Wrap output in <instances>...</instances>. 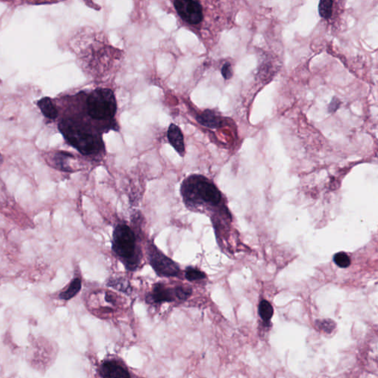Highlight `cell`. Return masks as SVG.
<instances>
[{
    "mask_svg": "<svg viewBox=\"0 0 378 378\" xmlns=\"http://www.w3.org/2000/svg\"><path fill=\"white\" fill-rule=\"evenodd\" d=\"M73 156L67 153H59L52 158L53 166L64 172H73L72 168L68 165V160Z\"/></svg>",
    "mask_w": 378,
    "mask_h": 378,
    "instance_id": "13",
    "label": "cell"
},
{
    "mask_svg": "<svg viewBox=\"0 0 378 378\" xmlns=\"http://www.w3.org/2000/svg\"><path fill=\"white\" fill-rule=\"evenodd\" d=\"M334 262L338 267H342V268L349 267L351 263L350 257L344 252H340L335 254V257H334Z\"/></svg>",
    "mask_w": 378,
    "mask_h": 378,
    "instance_id": "18",
    "label": "cell"
},
{
    "mask_svg": "<svg viewBox=\"0 0 378 378\" xmlns=\"http://www.w3.org/2000/svg\"><path fill=\"white\" fill-rule=\"evenodd\" d=\"M185 276H186V279L189 281L202 280L206 277L204 273L193 267H188L186 269Z\"/></svg>",
    "mask_w": 378,
    "mask_h": 378,
    "instance_id": "17",
    "label": "cell"
},
{
    "mask_svg": "<svg viewBox=\"0 0 378 378\" xmlns=\"http://www.w3.org/2000/svg\"><path fill=\"white\" fill-rule=\"evenodd\" d=\"M38 106L44 115L50 119L57 118L58 111L53 103L49 98H44L38 102Z\"/></svg>",
    "mask_w": 378,
    "mask_h": 378,
    "instance_id": "12",
    "label": "cell"
},
{
    "mask_svg": "<svg viewBox=\"0 0 378 378\" xmlns=\"http://www.w3.org/2000/svg\"><path fill=\"white\" fill-rule=\"evenodd\" d=\"M108 285L121 291L125 293H130L132 291V287L130 282L123 278H113L108 281Z\"/></svg>",
    "mask_w": 378,
    "mask_h": 378,
    "instance_id": "14",
    "label": "cell"
},
{
    "mask_svg": "<svg viewBox=\"0 0 378 378\" xmlns=\"http://www.w3.org/2000/svg\"><path fill=\"white\" fill-rule=\"evenodd\" d=\"M148 258L150 265L157 276L161 277L179 276L181 273L179 265L172 259L166 257L152 242L148 244Z\"/></svg>",
    "mask_w": 378,
    "mask_h": 378,
    "instance_id": "5",
    "label": "cell"
},
{
    "mask_svg": "<svg viewBox=\"0 0 378 378\" xmlns=\"http://www.w3.org/2000/svg\"><path fill=\"white\" fill-rule=\"evenodd\" d=\"M176 298L174 289L168 287L161 283H157L154 285L152 293L147 296V301L152 304H162L164 302H173Z\"/></svg>",
    "mask_w": 378,
    "mask_h": 378,
    "instance_id": "8",
    "label": "cell"
},
{
    "mask_svg": "<svg viewBox=\"0 0 378 378\" xmlns=\"http://www.w3.org/2000/svg\"><path fill=\"white\" fill-rule=\"evenodd\" d=\"M112 248L118 257L123 259L129 269L138 264L136 256V237L133 230L126 224H118L113 231Z\"/></svg>",
    "mask_w": 378,
    "mask_h": 378,
    "instance_id": "4",
    "label": "cell"
},
{
    "mask_svg": "<svg viewBox=\"0 0 378 378\" xmlns=\"http://www.w3.org/2000/svg\"><path fill=\"white\" fill-rule=\"evenodd\" d=\"M181 191L186 206L191 209L204 203L217 206L221 201V194L218 188L201 175L194 174L186 178Z\"/></svg>",
    "mask_w": 378,
    "mask_h": 378,
    "instance_id": "2",
    "label": "cell"
},
{
    "mask_svg": "<svg viewBox=\"0 0 378 378\" xmlns=\"http://www.w3.org/2000/svg\"><path fill=\"white\" fill-rule=\"evenodd\" d=\"M81 289V280L79 278H75L73 279L72 281L69 283V286H67V289L64 291L63 292L60 293L59 295V298L62 300H65V301H68L75 297L79 291Z\"/></svg>",
    "mask_w": 378,
    "mask_h": 378,
    "instance_id": "11",
    "label": "cell"
},
{
    "mask_svg": "<svg viewBox=\"0 0 378 378\" xmlns=\"http://www.w3.org/2000/svg\"><path fill=\"white\" fill-rule=\"evenodd\" d=\"M340 100L338 99L337 98H334L331 102H330V105H329V113H335V112L338 109L339 106H340Z\"/></svg>",
    "mask_w": 378,
    "mask_h": 378,
    "instance_id": "21",
    "label": "cell"
},
{
    "mask_svg": "<svg viewBox=\"0 0 378 378\" xmlns=\"http://www.w3.org/2000/svg\"><path fill=\"white\" fill-rule=\"evenodd\" d=\"M168 139H169V143L174 147V149L182 157L185 155V143L184 135L181 129L177 125L172 123L169 127L167 132Z\"/></svg>",
    "mask_w": 378,
    "mask_h": 378,
    "instance_id": "9",
    "label": "cell"
},
{
    "mask_svg": "<svg viewBox=\"0 0 378 378\" xmlns=\"http://www.w3.org/2000/svg\"><path fill=\"white\" fill-rule=\"evenodd\" d=\"M221 74L225 79H230L232 77L233 71H232L231 64L229 62H227V63L224 64L223 67H222Z\"/></svg>",
    "mask_w": 378,
    "mask_h": 378,
    "instance_id": "20",
    "label": "cell"
},
{
    "mask_svg": "<svg viewBox=\"0 0 378 378\" xmlns=\"http://www.w3.org/2000/svg\"><path fill=\"white\" fill-rule=\"evenodd\" d=\"M334 2L331 0H321L318 4L320 16L325 19H330L332 14Z\"/></svg>",
    "mask_w": 378,
    "mask_h": 378,
    "instance_id": "16",
    "label": "cell"
},
{
    "mask_svg": "<svg viewBox=\"0 0 378 378\" xmlns=\"http://www.w3.org/2000/svg\"><path fill=\"white\" fill-rule=\"evenodd\" d=\"M259 312L261 318L264 322L267 323V322L271 321L273 315H274V308L268 301L263 300L259 304Z\"/></svg>",
    "mask_w": 378,
    "mask_h": 378,
    "instance_id": "15",
    "label": "cell"
},
{
    "mask_svg": "<svg viewBox=\"0 0 378 378\" xmlns=\"http://www.w3.org/2000/svg\"><path fill=\"white\" fill-rule=\"evenodd\" d=\"M116 111V99L111 89L98 88L86 96V114L93 121L110 124Z\"/></svg>",
    "mask_w": 378,
    "mask_h": 378,
    "instance_id": "3",
    "label": "cell"
},
{
    "mask_svg": "<svg viewBox=\"0 0 378 378\" xmlns=\"http://www.w3.org/2000/svg\"><path fill=\"white\" fill-rule=\"evenodd\" d=\"M99 372L103 378H131L130 372L121 361L113 358L103 361Z\"/></svg>",
    "mask_w": 378,
    "mask_h": 378,
    "instance_id": "7",
    "label": "cell"
},
{
    "mask_svg": "<svg viewBox=\"0 0 378 378\" xmlns=\"http://www.w3.org/2000/svg\"><path fill=\"white\" fill-rule=\"evenodd\" d=\"M67 141L81 154L97 156L104 151L101 133L89 122L77 118H64L59 125Z\"/></svg>",
    "mask_w": 378,
    "mask_h": 378,
    "instance_id": "1",
    "label": "cell"
},
{
    "mask_svg": "<svg viewBox=\"0 0 378 378\" xmlns=\"http://www.w3.org/2000/svg\"><path fill=\"white\" fill-rule=\"evenodd\" d=\"M196 120L200 124L210 129H220L223 127L224 120L214 112L210 110H205L196 116Z\"/></svg>",
    "mask_w": 378,
    "mask_h": 378,
    "instance_id": "10",
    "label": "cell"
},
{
    "mask_svg": "<svg viewBox=\"0 0 378 378\" xmlns=\"http://www.w3.org/2000/svg\"><path fill=\"white\" fill-rule=\"evenodd\" d=\"M175 296L179 301H186L191 296L192 290L189 286H179L174 288Z\"/></svg>",
    "mask_w": 378,
    "mask_h": 378,
    "instance_id": "19",
    "label": "cell"
},
{
    "mask_svg": "<svg viewBox=\"0 0 378 378\" xmlns=\"http://www.w3.org/2000/svg\"><path fill=\"white\" fill-rule=\"evenodd\" d=\"M319 327H321V328H323V330H325L326 332H330V331H332V330H333L334 328H335V325L334 323H332V321H319Z\"/></svg>",
    "mask_w": 378,
    "mask_h": 378,
    "instance_id": "22",
    "label": "cell"
},
{
    "mask_svg": "<svg viewBox=\"0 0 378 378\" xmlns=\"http://www.w3.org/2000/svg\"><path fill=\"white\" fill-rule=\"evenodd\" d=\"M174 8L183 20L190 25H198L203 20V7L198 1L176 0Z\"/></svg>",
    "mask_w": 378,
    "mask_h": 378,
    "instance_id": "6",
    "label": "cell"
}]
</instances>
